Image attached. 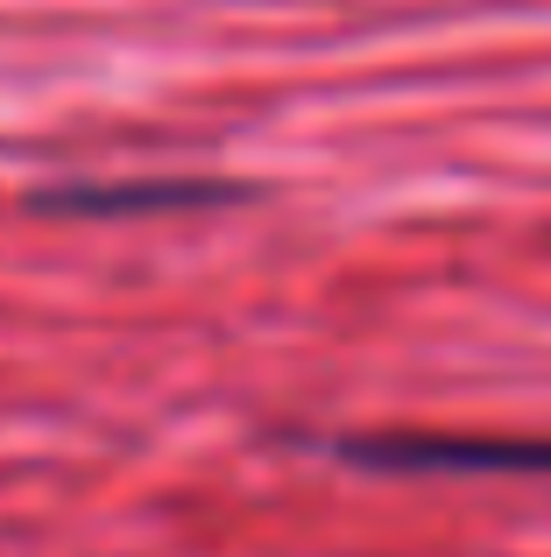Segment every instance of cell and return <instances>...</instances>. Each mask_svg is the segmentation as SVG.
Wrapping results in <instances>:
<instances>
[{"label":"cell","instance_id":"obj_1","mask_svg":"<svg viewBox=\"0 0 551 557\" xmlns=\"http://www.w3.org/2000/svg\"><path fill=\"white\" fill-rule=\"evenodd\" d=\"M346 459L375 473H551V437H460V431H382L346 437Z\"/></svg>","mask_w":551,"mask_h":557},{"label":"cell","instance_id":"obj_2","mask_svg":"<svg viewBox=\"0 0 551 557\" xmlns=\"http://www.w3.org/2000/svg\"><path fill=\"white\" fill-rule=\"evenodd\" d=\"M241 184H198V177H156V184H64L36 190L42 212H192V205H234Z\"/></svg>","mask_w":551,"mask_h":557}]
</instances>
